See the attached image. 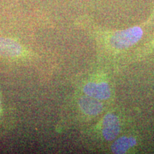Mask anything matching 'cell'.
<instances>
[{
	"instance_id": "6da1fadb",
	"label": "cell",
	"mask_w": 154,
	"mask_h": 154,
	"mask_svg": "<svg viewBox=\"0 0 154 154\" xmlns=\"http://www.w3.org/2000/svg\"><path fill=\"white\" fill-rule=\"evenodd\" d=\"M142 36V29L139 26H134L113 34L110 39V44L115 49H127L137 43Z\"/></svg>"
},
{
	"instance_id": "7a4b0ae2",
	"label": "cell",
	"mask_w": 154,
	"mask_h": 154,
	"mask_svg": "<svg viewBox=\"0 0 154 154\" xmlns=\"http://www.w3.org/2000/svg\"><path fill=\"white\" fill-rule=\"evenodd\" d=\"M86 96L98 100H106L111 96V89L109 84L106 82H90L83 88Z\"/></svg>"
},
{
	"instance_id": "3957f363",
	"label": "cell",
	"mask_w": 154,
	"mask_h": 154,
	"mask_svg": "<svg viewBox=\"0 0 154 154\" xmlns=\"http://www.w3.org/2000/svg\"><path fill=\"white\" fill-rule=\"evenodd\" d=\"M120 132V123L118 117L112 113L105 116L102 124V134L106 140H112Z\"/></svg>"
},
{
	"instance_id": "277c9868",
	"label": "cell",
	"mask_w": 154,
	"mask_h": 154,
	"mask_svg": "<svg viewBox=\"0 0 154 154\" xmlns=\"http://www.w3.org/2000/svg\"><path fill=\"white\" fill-rule=\"evenodd\" d=\"M22 47L14 39L0 36V55L7 57H17L22 55Z\"/></svg>"
},
{
	"instance_id": "5b68a950",
	"label": "cell",
	"mask_w": 154,
	"mask_h": 154,
	"mask_svg": "<svg viewBox=\"0 0 154 154\" xmlns=\"http://www.w3.org/2000/svg\"><path fill=\"white\" fill-rule=\"evenodd\" d=\"M81 109L88 115H98L103 110V105L98 99L90 96H83L79 101Z\"/></svg>"
},
{
	"instance_id": "8992f818",
	"label": "cell",
	"mask_w": 154,
	"mask_h": 154,
	"mask_svg": "<svg viewBox=\"0 0 154 154\" xmlns=\"http://www.w3.org/2000/svg\"><path fill=\"white\" fill-rule=\"evenodd\" d=\"M136 144V138L133 137H127V136H122V137L118 138L113 142L112 146H111V151L114 153H125Z\"/></svg>"
},
{
	"instance_id": "52a82bcc",
	"label": "cell",
	"mask_w": 154,
	"mask_h": 154,
	"mask_svg": "<svg viewBox=\"0 0 154 154\" xmlns=\"http://www.w3.org/2000/svg\"><path fill=\"white\" fill-rule=\"evenodd\" d=\"M0 111H1V99H0Z\"/></svg>"
}]
</instances>
